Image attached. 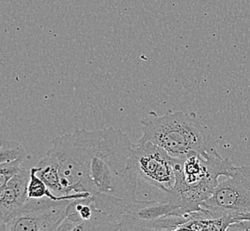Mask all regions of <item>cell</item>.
Masks as SVG:
<instances>
[{
	"label": "cell",
	"instance_id": "obj_8",
	"mask_svg": "<svg viewBox=\"0 0 250 231\" xmlns=\"http://www.w3.org/2000/svg\"><path fill=\"white\" fill-rule=\"evenodd\" d=\"M188 222L178 228V231H227L231 223L236 222L234 216L214 217L205 210L191 212L187 215Z\"/></svg>",
	"mask_w": 250,
	"mask_h": 231
},
{
	"label": "cell",
	"instance_id": "obj_6",
	"mask_svg": "<svg viewBox=\"0 0 250 231\" xmlns=\"http://www.w3.org/2000/svg\"><path fill=\"white\" fill-rule=\"evenodd\" d=\"M70 201L29 198L9 222L0 227V231H58L67 218V206Z\"/></svg>",
	"mask_w": 250,
	"mask_h": 231
},
{
	"label": "cell",
	"instance_id": "obj_5",
	"mask_svg": "<svg viewBox=\"0 0 250 231\" xmlns=\"http://www.w3.org/2000/svg\"><path fill=\"white\" fill-rule=\"evenodd\" d=\"M202 209L212 216L238 217L250 213V165L232 166L226 181L218 183Z\"/></svg>",
	"mask_w": 250,
	"mask_h": 231
},
{
	"label": "cell",
	"instance_id": "obj_3",
	"mask_svg": "<svg viewBox=\"0 0 250 231\" xmlns=\"http://www.w3.org/2000/svg\"><path fill=\"white\" fill-rule=\"evenodd\" d=\"M233 164L220 155H189L179 159L176 164V182L168 192L162 193L161 199L178 207V213L187 216L202 209V203L211 197L222 175L228 177Z\"/></svg>",
	"mask_w": 250,
	"mask_h": 231
},
{
	"label": "cell",
	"instance_id": "obj_11",
	"mask_svg": "<svg viewBox=\"0 0 250 231\" xmlns=\"http://www.w3.org/2000/svg\"><path fill=\"white\" fill-rule=\"evenodd\" d=\"M24 160L17 159L5 163H0V186H3L9 182L11 179L21 172V164Z\"/></svg>",
	"mask_w": 250,
	"mask_h": 231
},
{
	"label": "cell",
	"instance_id": "obj_7",
	"mask_svg": "<svg viewBox=\"0 0 250 231\" xmlns=\"http://www.w3.org/2000/svg\"><path fill=\"white\" fill-rule=\"evenodd\" d=\"M29 179L30 170L22 167L8 183L0 186V227L9 222L28 201Z\"/></svg>",
	"mask_w": 250,
	"mask_h": 231
},
{
	"label": "cell",
	"instance_id": "obj_10",
	"mask_svg": "<svg viewBox=\"0 0 250 231\" xmlns=\"http://www.w3.org/2000/svg\"><path fill=\"white\" fill-rule=\"evenodd\" d=\"M30 159L24 147L15 140H2L0 147V163L15 161L17 159Z\"/></svg>",
	"mask_w": 250,
	"mask_h": 231
},
{
	"label": "cell",
	"instance_id": "obj_1",
	"mask_svg": "<svg viewBox=\"0 0 250 231\" xmlns=\"http://www.w3.org/2000/svg\"><path fill=\"white\" fill-rule=\"evenodd\" d=\"M49 151L57 159L67 195L103 194L136 200L138 176L130 167L133 143L120 129H80L56 137Z\"/></svg>",
	"mask_w": 250,
	"mask_h": 231
},
{
	"label": "cell",
	"instance_id": "obj_4",
	"mask_svg": "<svg viewBox=\"0 0 250 231\" xmlns=\"http://www.w3.org/2000/svg\"><path fill=\"white\" fill-rule=\"evenodd\" d=\"M178 160L158 145L139 140L131 149L130 164L138 178L165 193L173 188Z\"/></svg>",
	"mask_w": 250,
	"mask_h": 231
},
{
	"label": "cell",
	"instance_id": "obj_12",
	"mask_svg": "<svg viewBox=\"0 0 250 231\" xmlns=\"http://www.w3.org/2000/svg\"><path fill=\"white\" fill-rule=\"evenodd\" d=\"M227 231H250V220H241L231 223Z\"/></svg>",
	"mask_w": 250,
	"mask_h": 231
},
{
	"label": "cell",
	"instance_id": "obj_13",
	"mask_svg": "<svg viewBox=\"0 0 250 231\" xmlns=\"http://www.w3.org/2000/svg\"><path fill=\"white\" fill-rule=\"evenodd\" d=\"M241 220H250V213L241 214L240 216L238 217V221H241ZM238 221H237V222H238Z\"/></svg>",
	"mask_w": 250,
	"mask_h": 231
},
{
	"label": "cell",
	"instance_id": "obj_9",
	"mask_svg": "<svg viewBox=\"0 0 250 231\" xmlns=\"http://www.w3.org/2000/svg\"><path fill=\"white\" fill-rule=\"evenodd\" d=\"M36 167L38 169L37 174L43 180L52 192L58 197L66 196L59 174L58 160L49 150Z\"/></svg>",
	"mask_w": 250,
	"mask_h": 231
},
{
	"label": "cell",
	"instance_id": "obj_2",
	"mask_svg": "<svg viewBox=\"0 0 250 231\" xmlns=\"http://www.w3.org/2000/svg\"><path fill=\"white\" fill-rule=\"evenodd\" d=\"M140 124L143 136L140 141L158 145L174 158L219 155L215 135L194 113L168 111L159 116L152 111L141 118Z\"/></svg>",
	"mask_w": 250,
	"mask_h": 231
}]
</instances>
